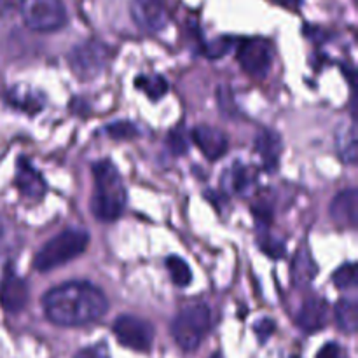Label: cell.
I'll return each mask as SVG.
<instances>
[{"label":"cell","instance_id":"cell-22","mask_svg":"<svg viewBox=\"0 0 358 358\" xmlns=\"http://www.w3.org/2000/svg\"><path fill=\"white\" fill-rule=\"evenodd\" d=\"M332 282H334V285L338 287V289H343V290L355 287V283H357V264L355 262H348V264L341 266V268L334 273V276H332Z\"/></svg>","mask_w":358,"mask_h":358},{"label":"cell","instance_id":"cell-33","mask_svg":"<svg viewBox=\"0 0 358 358\" xmlns=\"http://www.w3.org/2000/svg\"><path fill=\"white\" fill-rule=\"evenodd\" d=\"M210 358H224L222 355H220V353L219 352H217V353H213V355L212 357H210Z\"/></svg>","mask_w":358,"mask_h":358},{"label":"cell","instance_id":"cell-32","mask_svg":"<svg viewBox=\"0 0 358 358\" xmlns=\"http://www.w3.org/2000/svg\"><path fill=\"white\" fill-rule=\"evenodd\" d=\"M278 3H282L283 7H289V9H299L303 0H278Z\"/></svg>","mask_w":358,"mask_h":358},{"label":"cell","instance_id":"cell-28","mask_svg":"<svg viewBox=\"0 0 358 358\" xmlns=\"http://www.w3.org/2000/svg\"><path fill=\"white\" fill-rule=\"evenodd\" d=\"M73 358H110V355H108L107 345L100 343V345L87 346V348L80 350V352L76 353Z\"/></svg>","mask_w":358,"mask_h":358},{"label":"cell","instance_id":"cell-23","mask_svg":"<svg viewBox=\"0 0 358 358\" xmlns=\"http://www.w3.org/2000/svg\"><path fill=\"white\" fill-rule=\"evenodd\" d=\"M168 149L171 150V154L175 156H184L189 149V135L182 126L171 129L170 135H168Z\"/></svg>","mask_w":358,"mask_h":358},{"label":"cell","instance_id":"cell-15","mask_svg":"<svg viewBox=\"0 0 358 358\" xmlns=\"http://www.w3.org/2000/svg\"><path fill=\"white\" fill-rule=\"evenodd\" d=\"M255 150L261 156L262 163L266 164L268 170H275L278 166L280 156H282V140L276 133L264 129L257 135L255 140Z\"/></svg>","mask_w":358,"mask_h":358},{"label":"cell","instance_id":"cell-25","mask_svg":"<svg viewBox=\"0 0 358 358\" xmlns=\"http://www.w3.org/2000/svg\"><path fill=\"white\" fill-rule=\"evenodd\" d=\"M233 44L234 42L229 37H220L205 45V55L208 58H222V56H226L231 51Z\"/></svg>","mask_w":358,"mask_h":358},{"label":"cell","instance_id":"cell-18","mask_svg":"<svg viewBox=\"0 0 358 358\" xmlns=\"http://www.w3.org/2000/svg\"><path fill=\"white\" fill-rule=\"evenodd\" d=\"M336 324L346 334H353L358 327V306L355 299H339L334 308Z\"/></svg>","mask_w":358,"mask_h":358},{"label":"cell","instance_id":"cell-4","mask_svg":"<svg viewBox=\"0 0 358 358\" xmlns=\"http://www.w3.org/2000/svg\"><path fill=\"white\" fill-rule=\"evenodd\" d=\"M210 308L206 304H192L177 315L171 324V336L184 352H194L210 331Z\"/></svg>","mask_w":358,"mask_h":358},{"label":"cell","instance_id":"cell-21","mask_svg":"<svg viewBox=\"0 0 358 358\" xmlns=\"http://www.w3.org/2000/svg\"><path fill=\"white\" fill-rule=\"evenodd\" d=\"M224 182H226L227 189L233 191L234 194H243V192L250 187L252 178L248 177V171L245 170V168L236 166L226 175V180Z\"/></svg>","mask_w":358,"mask_h":358},{"label":"cell","instance_id":"cell-6","mask_svg":"<svg viewBox=\"0 0 358 358\" xmlns=\"http://www.w3.org/2000/svg\"><path fill=\"white\" fill-rule=\"evenodd\" d=\"M70 66L80 79H93L108 62V48L100 41H86L70 52Z\"/></svg>","mask_w":358,"mask_h":358},{"label":"cell","instance_id":"cell-2","mask_svg":"<svg viewBox=\"0 0 358 358\" xmlns=\"http://www.w3.org/2000/svg\"><path fill=\"white\" fill-rule=\"evenodd\" d=\"M94 194L91 198V213L101 222H114L126 206V189L121 175L110 161L93 164Z\"/></svg>","mask_w":358,"mask_h":358},{"label":"cell","instance_id":"cell-5","mask_svg":"<svg viewBox=\"0 0 358 358\" xmlns=\"http://www.w3.org/2000/svg\"><path fill=\"white\" fill-rule=\"evenodd\" d=\"M20 10L24 24L41 34L59 30L66 21L62 0H20Z\"/></svg>","mask_w":358,"mask_h":358},{"label":"cell","instance_id":"cell-1","mask_svg":"<svg viewBox=\"0 0 358 358\" xmlns=\"http://www.w3.org/2000/svg\"><path fill=\"white\" fill-rule=\"evenodd\" d=\"M42 304L49 322L59 327H83L93 324L108 310L105 294L87 282L62 283L45 294Z\"/></svg>","mask_w":358,"mask_h":358},{"label":"cell","instance_id":"cell-31","mask_svg":"<svg viewBox=\"0 0 358 358\" xmlns=\"http://www.w3.org/2000/svg\"><path fill=\"white\" fill-rule=\"evenodd\" d=\"M20 6V0H0V17L10 16Z\"/></svg>","mask_w":358,"mask_h":358},{"label":"cell","instance_id":"cell-27","mask_svg":"<svg viewBox=\"0 0 358 358\" xmlns=\"http://www.w3.org/2000/svg\"><path fill=\"white\" fill-rule=\"evenodd\" d=\"M275 329H276V324L271 320V318H262L261 322H257V324L254 325V331L255 334H257L259 343L268 341V339L273 336V332H275Z\"/></svg>","mask_w":358,"mask_h":358},{"label":"cell","instance_id":"cell-24","mask_svg":"<svg viewBox=\"0 0 358 358\" xmlns=\"http://www.w3.org/2000/svg\"><path fill=\"white\" fill-rule=\"evenodd\" d=\"M107 131H108V135L115 140L136 138V135H138V129H136V126L129 121H115L114 124L108 126Z\"/></svg>","mask_w":358,"mask_h":358},{"label":"cell","instance_id":"cell-17","mask_svg":"<svg viewBox=\"0 0 358 358\" xmlns=\"http://www.w3.org/2000/svg\"><path fill=\"white\" fill-rule=\"evenodd\" d=\"M336 147L338 154L346 164H355L358 161V143L355 124H341L336 131Z\"/></svg>","mask_w":358,"mask_h":358},{"label":"cell","instance_id":"cell-9","mask_svg":"<svg viewBox=\"0 0 358 358\" xmlns=\"http://www.w3.org/2000/svg\"><path fill=\"white\" fill-rule=\"evenodd\" d=\"M129 13L138 28L149 34L161 31L168 23V13L161 0H131Z\"/></svg>","mask_w":358,"mask_h":358},{"label":"cell","instance_id":"cell-8","mask_svg":"<svg viewBox=\"0 0 358 358\" xmlns=\"http://www.w3.org/2000/svg\"><path fill=\"white\" fill-rule=\"evenodd\" d=\"M236 58L245 72L254 77H264L273 63L271 44L262 38H247L238 45Z\"/></svg>","mask_w":358,"mask_h":358},{"label":"cell","instance_id":"cell-16","mask_svg":"<svg viewBox=\"0 0 358 358\" xmlns=\"http://www.w3.org/2000/svg\"><path fill=\"white\" fill-rule=\"evenodd\" d=\"M317 273H318V268L317 264H315L313 257H311V252L308 250L306 247H301L292 261L294 285L299 287V289H304V287H308L311 282H313Z\"/></svg>","mask_w":358,"mask_h":358},{"label":"cell","instance_id":"cell-12","mask_svg":"<svg viewBox=\"0 0 358 358\" xmlns=\"http://www.w3.org/2000/svg\"><path fill=\"white\" fill-rule=\"evenodd\" d=\"M329 306L322 297H310L303 303L297 313V325L304 332H317L327 325Z\"/></svg>","mask_w":358,"mask_h":358},{"label":"cell","instance_id":"cell-11","mask_svg":"<svg viewBox=\"0 0 358 358\" xmlns=\"http://www.w3.org/2000/svg\"><path fill=\"white\" fill-rule=\"evenodd\" d=\"M189 138L194 142V145L201 150L203 156L210 161H217L227 152V138L220 129L213 126L199 124L192 128L189 133Z\"/></svg>","mask_w":358,"mask_h":358},{"label":"cell","instance_id":"cell-7","mask_svg":"<svg viewBox=\"0 0 358 358\" xmlns=\"http://www.w3.org/2000/svg\"><path fill=\"white\" fill-rule=\"evenodd\" d=\"M114 334L119 345L135 352H149L154 343V327L149 322L131 315H122L114 322Z\"/></svg>","mask_w":358,"mask_h":358},{"label":"cell","instance_id":"cell-29","mask_svg":"<svg viewBox=\"0 0 358 358\" xmlns=\"http://www.w3.org/2000/svg\"><path fill=\"white\" fill-rule=\"evenodd\" d=\"M259 245H261V250L273 259L282 257L283 252H285L283 243H280V241L276 240H271V238H262V241H259Z\"/></svg>","mask_w":358,"mask_h":358},{"label":"cell","instance_id":"cell-26","mask_svg":"<svg viewBox=\"0 0 358 358\" xmlns=\"http://www.w3.org/2000/svg\"><path fill=\"white\" fill-rule=\"evenodd\" d=\"M217 101H219L220 108H222L227 115H233L234 112H236V103H234L233 93H231L226 86L217 90Z\"/></svg>","mask_w":358,"mask_h":358},{"label":"cell","instance_id":"cell-30","mask_svg":"<svg viewBox=\"0 0 358 358\" xmlns=\"http://www.w3.org/2000/svg\"><path fill=\"white\" fill-rule=\"evenodd\" d=\"M317 358H343V352L336 343H327V345L322 346Z\"/></svg>","mask_w":358,"mask_h":358},{"label":"cell","instance_id":"cell-10","mask_svg":"<svg viewBox=\"0 0 358 358\" xmlns=\"http://www.w3.org/2000/svg\"><path fill=\"white\" fill-rule=\"evenodd\" d=\"M28 303V285L13 269H6L0 282V306L7 313H20Z\"/></svg>","mask_w":358,"mask_h":358},{"label":"cell","instance_id":"cell-19","mask_svg":"<svg viewBox=\"0 0 358 358\" xmlns=\"http://www.w3.org/2000/svg\"><path fill=\"white\" fill-rule=\"evenodd\" d=\"M135 86L142 90L150 100H159L168 91L166 79L161 76H138L135 79Z\"/></svg>","mask_w":358,"mask_h":358},{"label":"cell","instance_id":"cell-13","mask_svg":"<svg viewBox=\"0 0 358 358\" xmlns=\"http://www.w3.org/2000/svg\"><path fill=\"white\" fill-rule=\"evenodd\" d=\"M331 217L343 227H355L358 220V192L357 189L341 191L331 203Z\"/></svg>","mask_w":358,"mask_h":358},{"label":"cell","instance_id":"cell-14","mask_svg":"<svg viewBox=\"0 0 358 358\" xmlns=\"http://www.w3.org/2000/svg\"><path fill=\"white\" fill-rule=\"evenodd\" d=\"M16 185L21 194L30 199H41L45 192L44 178L28 163L27 157H20V161H17Z\"/></svg>","mask_w":358,"mask_h":358},{"label":"cell","instance_id":"cell-20","mask_svg":"<svg viewBox=\"0 0 358 358\" xmlns=\"http://www.w3.org/2000/svg\"><path fill=\"white\" fill-rule=\"evenodd\" d=\"M166 268L170 271L171 282L177 287H187L192 282L191 268H189L184 259L177 257V255H171V257L166 259Z\"/></svg>","mask_w":358,"mask_h":358},{"label":"cell","instance_id":"cell-3","mask_svg":"<svg viewBox=\"0 0 358 358\" xmlns=\"http://www.w3.org/2000/svg\"><path fill=\"white\" fill-rule=\"evenodd\" d=\"M90 243V236L86 231L80 229H66L63 233L56 234L52 240H49L44 247L35 255L34 268L37 271H51L59 268L66 262L73 261L86 250Z\"/></svg>","mask_w":358,"mask_h":358}]
</instances>
